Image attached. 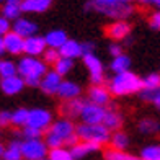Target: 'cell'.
<instances>
[{
	"mask_svg": "<svg viewBox=\"0 0 160 160\" xmlns=\"http://www.w3.org/2000/svg\"><path fill=\"white\" fill-rule=\"evenodd\" d=\"M23 160H42L49 154V147L44 139H21Z\"/></svg>",
	"mask_w": 160,
	"mask_h": 160,
	"instance_id": "8992f818",
	"label": "cell"
},
{
	"mask_svg": "<svg viewBox=\"0 0 160 160\" xmlns=\"http://www.w3.org/2000/svg\"><path fill=\"white\" fill-rule=\"evenodd\" d=\"M5 54H7V51H5V42H3V38H0V59H3Z\"/></svg>",
	"mask_w": 160,
	"mask_h": 160,
	"instance_id": "ee69618b",
	"label": "cell"
},
{
	"mask_svg": "<svg viewBox=\"0 0 160 160\" xmlns=\"http://www.w3.org/2000/svg\"><path fill=\"white\" fill-rule=\"evenodd\" d=\"M38 30H39L38 23L33 21L31 18H26V17H20L18 20H15L12 23V31H15L17 34H20L25 39L38 34Z\"/></svg>",
	"mask_w": 160,
	"mask_h": 160,
	"instance_id": "4fadbf2b",
	"label": "cell"
},
{
	"mask_svg": "<svg viewBox=\"0 0 160 160\" xmlns=\"http://www.w3.org/2000/svg\"><path fill=\"white\" fill-rule=\"evenodd\" d=\"M85 12H95L101 17H106L113 21L116 20H128L134 13L132 3H111V5H101L95 3L93 0H87L83 5Z\"/></svg>",
	"mask_w": 160,
	"mask_h": 160,
	"instance_id": "277c9868",
	"label": "cell"
},
{
	"mask_svg": "<svg viewBox=\"0 0 160 160\" xmlns=\"http://www.w3.org/2000/svg\"><path fill=\"white\" fill-rule=\"evenodd\" d=\"M59 52L62 57H69V59H78V57H83V49H82V42L77 39H67V42L59 49Z\"/></svg>",
	"mask_w": 160,
	"mask_h": 160,
	"instance_id": "7402d4cb",
	"label": "cell"
},
{
	"mask_svg": "<svg viewBox=\"0 0 160 160\" xmlns=\"http://www.w3.org/2000/svg\"><path fill=\"white\" fill-rule=\"evenodd\" d=\"M77 137L83 142H93L98 145H105L110 144L111 141V131L103 124H85L80 122L77 124Z\"/></svg>",
	"mask_w": 160,
	"mask_h": 160,
	"instance_id": "5b68a950",
	"label": "cell"
},
{
	"mask_svg": "<svg viewBox=\"0 0 160 160\" xmlns=\"http://www.w3.org/2000/svg\"><path fill=\"white\" fill-rule=\"evenodd\" d=\"M18 75V65L12 59H0V78Z\"/></svg>",
	"mask_w": 160,
	"mask_h": 160,
	"instance_id": "1f68e13d",
	"label": "cell"
},
{
	"mask_svg": "<svg viewBox=\"0 0 160 160\" xmlns=\"http://www.w3.org/2000/svg\"><path fill=\"white\" fill-rule=\"evenodd\" d=\"M100 147H101V145H98V144L80 141L78 144L74 145V147H70V150H72V155H74V158H75V160H80V158H85L87 155H90V154H95V152H98Z\"/></svg>",
	"mask_w": 160,
	"mask_h": 160,
	"instance_id": "cb8c5ba5",
	"label": "cell"
},
{
	"mask_svg": "<svg viewBox=\"0 0 160 160\" xmlns=\"http://www.w3.org/2000/svg\"><path fill=\"white\" fill-rule=\"evenodd\" d=\"M152 5H154L157 10H160V0H152Z\"/></svg>",
	"mask_w": 160,
	"mask_h": 160,
	"instance_id": "bcb514c9",
	"label": "cell"
},
{
	"mask_svg": "<svg viewBox=\"0 0 160 160\" xmlns=\"http://www.w3.org/2000/svg\"><path fill=\"white\" fill-rule=\"evenodd\" d=\"M129 142L131 139L124 131H114L111 134L110 145H111V149H116V150H126L129 147Z\"/></svg>",
	"mask_w": 160,
	"mask_h": 160,
	"instance_id": "484cf974",
	"label": "cell"
},
{
	"mask_svg": "<svg viewBox=\"0 0 160 160\" xmlns=\"http://www.w3.org/2000/svg\"><path fill=\"white\" fill-rule=\"evenodd\" d=\"M7 2H12V3H20V5H21V2H23V0H7Z\"/></svg>",
	"mask_w": 160,
	"mask_h": 160,
	"instance_id": "c3c4849f",
	"label": "cell"
},
{
	"mask_svg": "<svg viewBox=\"0 0 160 160\" xmlns=\"http://www.w3.org/2000/svg\"><path fill=\"white\" fill-rule=\"evenodd\" d=\"M105 160H141L134 154H129L126 150H116V149H106L103 154Z\"/></svg>",
	"mask_w": 160,
	"mask_h": 160,
	"instance_id": "d6a6232c",
	"label": "cell"
},
{
	"mask_svg": "<svg viewBox=\"0 0 160 160\" xmlns=\"http://www.w3.org/2000/svg\"><path fill=\"white\" fill-rule=\"evenodd\" d=\"M87 103V100H83L82 97L75 98V100H69V101H62V105L59 106V111L62 118H69V119H80L82 110Z\"/></svg>",
	"mask_w": 160,
	"mask_h": 160,
	"instance_id": "5bb4252c",
	"label": "cell"
},
{
	"mask_svg": "<svg viewBox=\"0 0 160 160\" xmlns=\"http://www.w3.org/2000/svg\"><path fill=\"white\" fill-rule=\"evenodd\" d=\"M3 160H23V152H21V141H12L5 147Z\"/></svg>",
	"mask_w": 160,
	"mask_h": 160,
	"instance_id": "83f0119b",
	"label": "cell"
},
{
	"mask_svg": "<svg viewBox=\"0 0 160 160\" xmlns=\"http://www.w3.org/2000/svg\"><path fill=\"white\" fill-rule=\"evenodd\" d=\"M108 52H110L113 57H118L121 54H124V44L118 41H111L110 46H108Z\"/></svg>",
	"mask_w": 160,
	"mask_h": 160,
	"instance_id": "f35d334b",
	"label": "cell"
},
{
	"mask_svg": "<svg viewBox=\"0 0 160 160\" xmlns=\"http://www.w3.org/2000/svg\"><path fill=\"white\" fill-rule=\"evenodd\" d=\"M131 65H132V61L128 54H121L118 57H113L110 62V70L113 74H122V72L131 70Z\"/></svg>",
	"mask_w": 160,
	"mask_h": 160,
	"instance_id": "d4e9b609",
	"label": "cell"
},
{
	"mask_svg": "<svg viewBox=\"0 0 160 160\" xmlns=\"http://www.w3.org/2000/svg\"><path fill=\"white\" fill-rule=\"evenodd\" d=\"M3 152H5V147H3V144L0 142V158H3Z\"/></svg>",
	"mask_w": 160,
	"mask_h": 160,
	"instance_id": "7dc6e473",
	"label": "cell"
},
{
	"mask_svg": "<svg viewBox=\"0 0 160 160\" xmlns=\"http://www.w3.org/2000/svg\"><path fill=\"white\" fill-rule=\"evenodd\" d=\"M139 157L141 160H160V144L152 142V144L144 145L141 149Z\"/></svg>",
	"mask_w": 160,
	"mask_h": 160,
	"instance_id": "4dcf8cb0",
	"label": "cell"
},
{
	"mask_svg": "<svg viewBox=\"0 0 160 160\" xmlns=\"http://www.w3.org/2000/svg\"><path fill=\"white\" fill-rule=\"evenodd\" d=\"M12 126V111L8 110H0V128L5 129Z\"/></svg>",
	"mask_w": 160,
	"mask_h": 160,
	"instance_id": "ab89813d",
	"label": "cell"
},
{
	"mask_svg": "<svg viewBox=\"0 0 160 160\" xmlns=\"http://www.w3.org/2000/svg\"><path fill=\"white\" fill-rule=\"evenodd\" d=\"M122 124H124L122 113L119 110H116V108H108L105 119H103V126H106L111 132H114V131H121Z\"/></svg>",
	"mask_w": 160,
	"mask_h": 160,
	"instance_id": "d6986e66",
	"label": "cell"
},
{
	"mask_svg": "<svg viewBox=\"0 0 160 160\" xmlns=\"http://www.w3.org/2000/svg\"><path fill=\"white\" fill-rule=\"evenodd\" d=\"M17 65H18V75L25 78L26 87H30V88H39L41 78L49 70L48 64L41 57H31V56L20 57Z\"/></svg>",
	"mask_w": 160,
	"mask_h": 160,
	"instance_id": "7a4b0ae2",
	"label": "cell"
},
{
	"mask_svg": "<svg viewBox=\"0 0 160 160\" xmlns=\"http://www.w3.org/2000/svg\"><path fill=\"white\" fill-rule=\"evenodd\" d=\"M10 31H12V21L0 15V38H3V36Z\"/></svg>",
	"mask_w": 160,
	"mask_h": 160,
	"instance_id": "b9f144b4",
	"label": "cell"
},
{
	"mask_svg": "<svg viewBox=\"0 0 160 160\" xmlns=\"http://www.w3.org/2000/svg\"><path fill=\"white\" fill-rule=\"evenodd\" d=\"M75 131H77V126L74 124V121L61 116V118L54 119L52 126L44 132V142L48 144L49 149L74 147L75 144L80 142Z\"/></svg>",
	"mask_w": 160,
	"mask_h": 160,
	"instance_id": "6da1fadb",
	"label": "cell"
},
{
	"mask_svg": "<svg viewBox=\"0 0 160 160\" xmlns=\"http://www.w3.org/2000/svg\"><path fill=\"white\" fill-rule=\"evenodd\" d=\"M111 97H113L111 92L105 85H92L88 92H87V100L90 103H95V105L105 106V108L111 105Z\"/></svg>",
	"mask_w": 160,
	"mask_h": 160,
	"instance_id": "8fae6325",
	"label": "cell"
},
{
	"mask_svg": "<svg viewBox=\"0 0 160 160\" xmlns=\"http://www.w3.org/2000/svg\"><path fill=\"white\" fill-rule=\"evenodd\" d=\"M160 88V72H150L142 77V90H157Z\"/></svg>",
	"mask_w": 160,
	"mask_h": 160,
	"instance_id": "836d02e7",
	"label": "cell"
},
{
	"mask_svg": "<svg viewBox=\"0 0 160 160\" xmlns=\"http://www.w3.org/2000/svg\"><path fill=\"white\" fill-rule=\"evenodd\" d=\"M82 62L85 65L87 72L90 75V83L92 85H103L105 83V65L103 61L97 54H85L82 57Z\"/></svg>",
	"mask_w": 160,
	"mask_h": 160,
	"instance_id": "52a82bcc",
	"label": "cell"
},
{
	"mask_svg": "<svg viewBox=\"0 0 160 160\" xmlns=\"http://www.w3.org/2000/svg\"><path fill=\"white\" fill-rule=\"evenodd\" d=\"M48 51V42L46 38L41 34H34L31 38L25 39V56H31V57H42Z\"/></svg>",
	"mask_w": 160,
	"mask_h": 160,
	"instance_id": "9a60e30c",
	"label": "cell"
},
{
	"mask_svg": "<svg viewBox=\"0 0 160 160\" xmlns=\"http://www.w3.org/2000/svg\"><path fill=\"white\" fill-rule=\"evenodd\" d=\"M74 67H75V61L74 59H69V57H62L61 56V59L54 64L52 69L64 78V77H67L70 72L74 70Z\"/></svg>",
	"mask_w": 160,
	"mask_h": 160,
	"instance_id": "f1b7e54d",
	"label": "cell"
},
{
	"mask_svg": "<svg viewBox=\"0 0 160 160\" xmlns=\"http://www.w3.org/2000/svg\"><path fill=\"white\" fill-rule=\"evenodd\" d=\"M82 49H83V56L85 54H95L97 44L92 39H87V41H82Z\"/></svg>",
	"mask_w": 160,
	"mask_h": 160,
	"instance_id": "7bdbcfd3",
	"label": "cell"
},
{
	"mask_svg": "<svg viewBox=\"0 0 160 160\" xmlns=\"http://www.w3.org/2000/svg\"><path fill=\"white\" fill-rule=\"evenodd\" d=\"M139 97H141L142 101L152 103L160 111V88H157V90H142L139 93Z\"/></svg>",
	"mask_w": 160,
	"mask_h": 160,
	"instance_id": "d590c367",
	"label": "cell"
},
{
	"mask_svg": "<svg viewBox=\"0 0 160 160\" xmlns=\"http://www.w3.org/2000/svg\"><path fill=\"white\" fill-rule=\"evenodd\" d=\"M137 131L142 136H155L160 132V121L154 116H145L137 121Z\"/></svg>",
	"mask_w": 160,
	"mask_h": 160,
	"instance_id": "ffe728a7",
	"label": "cell"
},
{
	"mask_svg": "<svg viewBox=\"0 0 160 160\" xmlns=\"http://www.w3.org/2000/svg\"><path fill=\"white\" fill-rule=\"evenodd\" d=\"M5 51L10 56H21L25 54V38H21L15 31H10L3 36Z\"/></svg>",
	"mask_w": 160,
	"mask_h": 160,
	"instance_id": "ac0fdd59",
	"label": "cell"
},
{
	"mask_svg": "<svg viewBox=\"0 0 160 160\" xmlns=\"http://www.w3.org/2000/svg\"><path fill=\"white\" fill-rule=\"evenodd\" d=\"M139 5H152V0H136Z\"/></svg>",
	"mask_w": 160,
	"mask_h": 160,
	"instance_id": "f6af8a7d",
	"label": "cell"
},
{
	"mask_svg": "<svg viewBox=\"0 0 160 160\" xmlns=\"http://www.w3.org/2000/svg\"><path fill=\"white\" fill-rule=\"evenodd\" d=\"M42 134H44V132H41V131L34 129V128H30V126H25L23 129L20 131L21 139H41Z\"/></svg>",
	"mask_w": 160,
	"mask_h": 160,
	"instance_id": "74e56055",
	"label": "cell"
},
{
	"mask_svg": "<svg viewBox=\"0 0 160 160\" xmlns=\"http://www.w3.org/2000/svg\"><path fill=\"white\" fill-rule=\"evenodd\" d=\"M42 160H51V158H49V157H46V158H42Z\"/></svg>",
	"mask_w": 160,
	"mask_h": 160,
	"instance_id": "f907efd6",
	"label": "cell"
},
{
	"mask_svg": "<svg viewBox=\"0 0 160 160\" xmlns=\"http://www.w3.org/2000/svg\"><path fill=\"white\" fill-rule=\"evenodd\" d=\"M21 5L20 3H12V2H5L2 5V10H0V15L5 17L7 20H10L12 23L15 20H18L21 17Z\"/></svg>",
	"mask_w": 160,
	"mask_h": 160,
	"instance_id": "4316f807",
	"label": "cell"
},
{
	"mask_svg": "<svg viewBox=\"0 0 160 160\" xmlns=\"http://www.w3.org/2000/svg\"><path fill=\"white\" fill-rule=\"evenodd\" d=\"M44 38H46V42H48V48L59 51V49L65 44V42H67L69 36H67V33H65L64 30H61V28H56V30H49V31L44 34Z\"/></svg>",
	"mask_w": 160,
	"mask_h": 160,
	"instance_id": "44dd1931",
	"label": "cell"
},
{
	"mask_svg": "<svg viewBox=\"0 0 160 160\" xmlns=\"http://www.w3.org/2000/svg\"><path fill=\"white\" fill-rule=\"evenodd\" d=\"M62 77L57 74L54 69H51L46 72V75L41 78V83H39V90L48 97H54L57 95V92L61 88V83H62Z\"/></svg>",
	"mask_w": 160,
	"mask_h": 160,
	"instance_id": "30bf717a",
	"label": "cell"
},
{
	"mask_svg": "<svg viewBox=\"0 0 160 160\" xmlns=\"http://www.w3.org/2000/svg\"><path fill=\"white\" fill-rule=\"evenodd\" d=\"M108 90L113 97H129L142 92V77L132 70L114 74L108 82Z\"/></svg>",
	"mask_w": 160,
	"mask_h": 160,
	"instance_id": "3957f363",
	"label": "cell"
},
{
	"mask_svg": "<svg viewBox=\"0 0 160 160\" xmlns=\"http://www.w3.org/2000/svg\"><path fill=\"white\" fill-rule=\"evenodd\" d=\"M41 59L44 61L48 65H52V67H54V64L61 59V52H59L57 49H51V48H48V51H46L44 54H42Z\"/></svg>",
	"mask_w": 160,
	"mask_h": 160,
	"instance_id": "8d00e7d4",
	"label": "cell"
},
{
	"mask_svg": "<svg viewBox=\"0 0 160 160\" xmlns=\"http://www.w3.org/2000/svg\"><path fill=\"white\" fill-rule=\"evenodd\" d=\"M52 122H54V114L48 108H31L30 110V118H28V126L30 128L46 132L52 126Z\"/></svg>",
	"mask_w": 160,
	"mask_h": 160,
	"instance_id": "ba28073f",
	"label": "cell"
},
{
	"mask_svg": "<svg viewBox=\"0 0 160 160\" xmlns=\"http://www.w3.org/2000/svg\"><path fill=\"white\" fill-rule=\"evenodd\" d=\"M28 118H30V110L17 108L15 111H12V126L23 129L25 126H28Z\"/></svg>",
	"mask_w": 160,
	"mask_h": 160,
	"instance_id": "f546056e",
	"label": "cell"
},
{
	"mask_svg": "<svg viewBox=\"0 0 160 160\" xmlns=\"http://www.w3.org/2000/svg\"><path fill=\"white\" fill-rule=\"evenodd\" d=\"M52 0H23L21 12L23 13H44L49 10Z\"/></svg>",
	"mask_w": 160,
	"mask_h": 160,
	"instance_id": "603a6c76",
	"label": "cell"
},
{
	"mask_svg": "<svg viewBox=\"0 0 160 160\" xmlns=\"http://www.w3.org/2000/svg\"><path fill=\"white\" fill-rule=\"evenodd\" d=\"M149 26L154 31H160V10H155L149 17Z\"/></svg>",
	"mask_w": 160,
	"mask_h": 160,
	"instance_id": "60d3db41",
	"label": "cell"
},
{
	"mask_svg": "<svg viewBox=\"0 0 160 160\" xmlns=\"http://www.w3.org/2000/svg\"><path fill=\"white\" fill-rule=\"evenodd\" d=\"M48 157L51 160H75L72 155L70 147H56V149H49Z\"/></svg>",
	"mask_w": 160,
	"mask_h": 160,
	"instance_id": "e575fe53",
	"label": "cell"
},
{
	"mask_svg": "<svg viewBox=\"0 0 160 160\" xmlns=\"http://www.w3.org/2000/svg\"><path fill=\"white\" fill-rule=\"evenodd\" d=\"M57 97L62 101H69V100H75L82 97V85L75 80L70 78H64L61 83V88L57 92Z\"/></svg>",
	"mask_w": 160,
	"mask_h": 160,
	"instance_id": "e0dca14e",
	"label": "cell"
},
{
	"mask_svg": "<svg viewBox=\"0 0 160 160\" xmlns=\"http://www.w3.org/2000/svg\"><path fill=\"white\" fill-rule=\"evenodd\" d=\"M105 33L110 39L122 42L126 38L131 36V25L126 20H116V21H113V23H110L106 26Z\"/></svg>",
	"mask_w": 160,
	"mask_h": 160,
	"instance_id": "7c38bea8",
	"label": "cell"
},
{
	"mask_svg": "<svg viewBox=\"0 0 160 160\" xmlns=\"http://www.w3.org/2000/svg\"><path fill=\"white\" fill-rule=\"evenodd\" d=\"M25 87H26V82H25V78H21L20 75L8 77V78H0V90H2V93L7 97L20 95V93L25 90Z\"/></svg>",
	"mask_w": 160,
	"mask_h": 160,
	"instance_id": "2e32d148",
	"label": "cell"
},
{
	"mask_svg": "<svg viewBox=\"0 0 160 160\" xmlns=\"http://www.w3.org/2000/svg\"><path fill=\"white\" fill-rule=\"evenodd\" d=\"M5 2H7V0H0V5H3Z\"/></svg>",
	"mask_w": 160,
	"mask_h": 160,
	"instance_id": "681fc988",
	"label": "cell"
},
{
	"mask_svg": "<svg viewBox=\"0 0 160 160\" xmlns=\"http://www.w3.org/2000/svg\"><path fill=\"white\" fill-rule=\"evenodd\" d=\"M106 110L108 108L90 103L87 100V103L82 110V114H80V122H85V124H103Z\"/></svg>",
	"mask_w": 160,
	"mask_h": 160,
	"instance_id": "9c48e42d",
	"label": "cell"
}]
</instances>
